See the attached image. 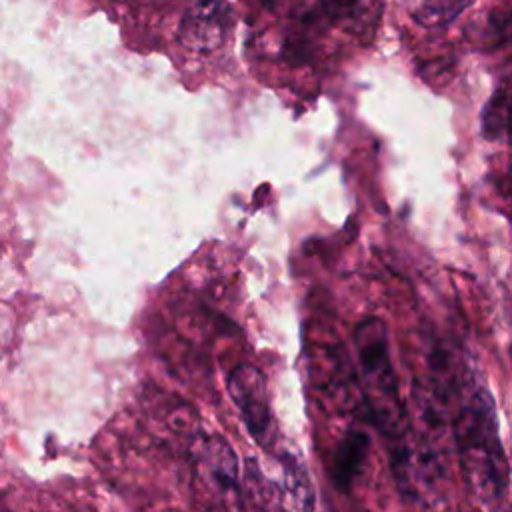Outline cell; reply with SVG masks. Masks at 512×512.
Here are the masks:
<instances>
[{
    "mask_svg": "<svg viewBox=\"0 0 512 512\" xmlns=\"http://www.w3.org/2000/svg\"><path fill=\"white\" fill-rule=\"evenodd\" d=\"M368 450L370 438L358 430H350L338 444L332 462V478L340 490H348L352 486L368 458Z\"/></svg>",
    "mask_w": 512,
    "mask_h": 512,
    "instance_id": "6",
    "label": "cell"
},
{
    "mask_svg": "<svg viewBox=\"0 0 512 512\" xmlns=\"http://www.w3.org/2000/svg\"><path fill=\"white\" fill-rule=\"evenodd\" d=\"M474 0H422L414 20L426 28H440L460 16Z\"/></svg>",
    "mask_w": 512,
    "mask_h": 512,
    "instance_id": "10",
    "label": "cell"
},
{
    "mask_svg": "<svg viewBox=\"0 0 512 512\" xmlns=\"http://www.w3.org/2000/svg\"><path fill=\"white\" fill-rule=\"evenodd\" d=\"M200 462L206 466L210 478L222 488V490H236L238 484V468H236V456L230 450L226 442L220 438H212L206 444H202V450L198 452Z\"/></svg>",
    "mask_w": 512,
    "mask_h": 512,
    "instance_id": "8",
    "label": "cell"
},
{
    "mask_svg": "<svg viewBox=\"0 0 512 512\" xmlns=\"http://www.w3.org/2000/svg\"><path fill=\"white\" fill-rule=\"evenodd\" d=\"M482 134L488 140L512 144V80L502 82L484 106Z\"/></svg>",
    "mask_w": 512,
    "mask_h": 512,
    "instance_id": "7",
    "label": "cell"
},
{
    "mask_svg": "<svg viewBox=\"0 0 512 512\" xmlns=\"http://www.w3.org/2000/svg\"><path fill=\"white\" fill-rule=\"evenodd\" d=\"M354 348L372 422L392 438L406 428V410L400 402L384 324L378 318L364 320L354 332Z\"/></svg>",
    "mask_w": 512,
    "mask_h": 512,
    "instance_id": "2",
    "label": "cell"
},
{
    "mask_svg": "<svg viewBox=\"0 0 512 512\" xmlns=\"http://www.w3.org/2000/svg\"><path fill=\"white\" fill-rule=\"evenodd\" d=\"M232 28V8L226 0H196L178 26V42L192 52H214Z\"/></svg>",
    "mask_w": 512,
    "mask_h": 512,
    "instance_id": "4",
    "label": "cell"
},
{
    "mask_svg": "<svg viewBox=\"0 0 512 512\" xmlns=\"http://www.w3.org/2000/svg\"><path fill=\"white\" fill-rule=\"evenodd\" d=\"M452 432L464 482L474 498L494 504L508 490V462L498 436L496 408L486 388L470 384L456 400Z\"/></svg>",
    "mask_w": 512,
    "mask_h": 512,
    "instance_id": "1",
    "label": "cell"
},
{
    "mask_svg": "<svg viewBox=\"0 0 512 512\" xmlns=\"http://www.w3.org/2000/svg\"><path fill=\"white\" fill-rule=\"evenodd\" d=\"M318 14L332 22H356L366 26L378 16L376 0H320Z\"/></svg>",
    "mask_w": 512,
    "mask_h": 512,
    "instance_id": "9",
    "label": "cell"
},
{
    "mask_svg": "<svg viewBox=\"0 0 512 512\" xmlns=\"http://www.w3.org/2000/svg\"><path fill=\"white\" fill-rule=\"evenodd\" d=\"M284 488H286V494L292 498V506H296V508H312L314 506L308 476L296 462L286 464Z\"/></svg>",
    "mask_w": 512,
    "mask_h": 512,
    "instance_id": "11",
    "label": "cell"
},
{
    "mask_svg": "<svg viewBox=\"0 0 512 512\" xmlns=\"http://www.w3.org/2000/svg\"><path fill=\"white\" fill-rule=\"evenodd\" d=\"M262 2H266V4H270V6H272V4H278L280 0H262Z\"/></svg>",
    "mask_w": 512,
    "mask_h": 512,
    "instance_id": "12",
    "label": "cell"
},
{
    "mask_svg": "<svg viewBox=\"0 0 512 512\" xmlns=\"http://www.w3.org/2000/svg\"><path fill=\"white\" fill-rule=\"evenodd\" d=\"M390 440V468L400 496L414 506H440L444 500L446 468L436 440L408 426Z\"/></svg>",
    "mask_w": 512,
    "mask_h": 512,
    "instance_id": "3",
    "label": "cell"
},
{
    "mask_svg": "<svg viewBox=\"0 0 512 512\" xmlns=\"http://www.w3.org/2000/svg\"><path fill=\"white\" fill-rule=\"evenodd\" d=\"M228 390L238 406L242 420L254 440L264 444L270 434V406L262 374L248 364H240L228 380Z\"/></svg>",
    "mask_w": 512,
    "mask_h": 512,
    "instance_id": "5",
    "label": "cell"
}]
</instances>
